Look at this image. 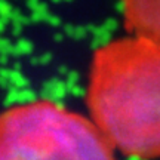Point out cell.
Returning a JSON list of instances; mask_svg holds the SVG:
<instances>
[{
    "label": "cell",
    "instance_id": "cell-1",
    "mask_svg": "<svg viewBox=\"0 0 160 160\" xmlns=\"http://www.w3.org/2000/svg\"><path fill=\"white\" fill-rule=\"evenodd\" d=\"M85 101L92 123L126 157H160V45L129 36L95 49Z\"/></svg>",
    "mask_w": 160,
    "mask_h": 160
},
{
    "label": "cell",
    "instance_id": "cell-2",
    "mask_svg": "<svg viewBox=\"0 0 160 160\" xmlns=\"http://www.w3.org/2000/svg\"><path fill=\"white\" fill-rule=\"evenodd\" d=\"M0 160H116L114 150L85 116L37 99L0 114Z\"/></svg>",
    "mask_w": 160,
    "mask_h": 160
},
{
    "label": "cell",
    "instance_id": "cell-3",
    "mask_svg": "<svg viewBox=\"0 0 160 160\" xmlns=\"http://www.w3.org/2000/svg\"><path fill=\"white\" fill-rule=\"evenodd\" d=\"M116 8L129 33L160 45V2H122Z\"/></svg>",
    "mask_w": 160,
    "mask_h": 160
},
{
    "label": "cell",
    "instance_id": "cell-4",
    "mask_svg": "<svg viewBox=\"0 0 160 160\" xmlns=\"http://www.w3.org/2000/svg\"><path fill=\"white\" fill-rule=\"evenodd\" d=\"M68 93V88L65 85V80L59 79H51L48 80L43 88L40 95L46 101H52V102H62L64 98Z\"/></svg>",
    "mask_w": 160,
    "mask_h": 160
},
{
    "label": "cell",
    "instance_id": "cell-5",
    "mask_svg": "<svg viewBox=\"0 0 160 160\" xmlns=\"http://www.w3.org/2000/svg\"><path fill=\"white\" fill-rule=\"evenodd\" d=\"M36 101H37L36 92L27 88V89H9L3 104L6 108H11V107H17V105H27V104L36 102Z\"/></svg>",
    "mask_w": 160,
    "mask_h": 160
},
{
    "label": "cell",
    "instance_id": "cell-6",
    "mask_svg": "<svg viewBox=\"0 0 160 160\" xmlns=\"http://www.w3.org/2000/svg\"><path fill=\"white\" fill-rule=\"evenodd\" d=\"M88 30H89V34L92 36V48L93 49H99V48H102V46L108 45L110 42H111V33L107 31V30L104 28L102 25H88Z\"/></svg>",
    "mask_w": 160,
    "mask_h": 160
},
{
    "label": "cell",
    "instance_id": "cell-7",
    "mask_svg": "<svg viewBox=\"0 0 160 160\" xmlns=\"http://www.w3.org/2000/svg\"><path fill=\"white\" fill-rule=\"evenodd\" d=\"M33 49H34V46H33V43H31L28 39H19L17 43L13 45L12 55H13V57H24V55L31 53Z\"/></svg>",
    "mask_w": 160,
    "mask_h": 160
},
{
    "label": "cell",
    "instance_id": "cell-8",
    "mask_svg": "<svg viewBox=\"0 0 160 160\" xmlns=\"http://www.w3.org/2000/svg\"><path fill=\"white\" fill-rule=\"evenodd\" d=\"M9 83H11V89H27L28 88V79L19 73V71H11V77H9Z\"/></svg>",
    "mask_w": 160,
    "mask_h": 160
},
{
    "label": "cell",
    "instance_id": "cell-9",
    "mask_svg": "<svg viewBox=\"0 0 160 160\" xmlns=\"http://www.w3.org/2000/svg\"><path fill=\"white\" fill-rule=\"evenodd\" d=\"M64 33L68 36V37H73V39H85L89 36V30L88 27H83V25H71V24H67L64 27Z\"/></svg>",
    "mask_w": 160,
    "mask_h": 160
},
{
    "label": "cell",
    "instance_id": "cell-10",
    "mask_svg": "<svg viewBox=\"0 0 160 160\" xmlns=\"http://www.w3.org/2000/svg\"><path fill=\"white\" fill-rule=\"evenodd\" d=\"M12 52H13V45L9 39L6 37H0V55H5V57H11Z\"/></svg>",
    "mask_w": 160,
    "mask_h": 160
},
{
    "label": "cell",
    "instance_id": "cell-11",
    "mask_svg": "<svg viewBox=\"0 0 160 160\" xmlns=\"http://www.w3.org/2000/svg\"><path fill=\"white\" fill-rule=\"evenodd\" d=\"M12 13H13V8H12V5L6 3V2H0V18L11 21Z\"/></svg>",
    "mask_w": 160,
    "mask_h": 160
},
{
    "label": "cell",
    "instance_id": "cell-12",
    "mask_svg": "<svg viewBox=\"0 0 160 160\" xmlns=\"http://www.w3.org/2000/svg\"><path fill=\"white\" fill-rule=\"evenodd\" d=\"M11 71L12 70H9V68H0V86H2V88L11 89V83H9Z\"/></svg>",
    "mask_w": 160,
    "mask_h": 160
},
{
    "label": "cell",
    "instance_id": "cell-13",
    "mask_svg": "<svg viewBox=\"0 0 160 160\" xmlns=\"http://www.w3.org/2000/svg\"><path fill=\"white\" fill-rule=\"evenodd\" d=\"M101 25H102V27L107 30V31H110V33L113 34L116 30L119 28V21H117L116 18H108V19H105V21H104Z\"/></svg>",
    "mask_w": 160,
    "mask_h": 160
},
{
    "label": "cell",
    "instance_id": "cell-14",
    "mask_svg": "<svg viewBox=\"0 0 160 160\" xmlns=\"http://www.w3.org/2000/svg\"><path fill=\"white\" fill-rule=\"evenodd\" d=\"M27 8L31 11V13L48 11V6H46L45 3H40V2H28V3H27Z\"/></svg>",
    "mask_w": 160,
    "mask_h": 160
},
{
    "label": "cell",
    "instance_id": "cell-15",
    "mask_svg": "<svg viewBox=\"0 0 160 160\" xmlns=\"http://www.w3.org/2000/svg\"><path fill=\"white\" fill-rule=\"evenodd\" d=\"M79 79H80V76L77 71H71L70 70V73L67 74V79H65V85H67V88H71V86H76V85H79Z\"/></svg>",
    "mask_w": 160,
    "mask_h": 160
},
{
    "label": "cell",
    "instance_id": "cell-16",
    "mask_svg": "<svg viewBox=\"0 0 160 160\" xmlns=\"http://www.w3.org/2000/svg\"><path fill=\"white\" fill-rule=\"evenodd\" d=\"M68 93H71L73 97L76 98H80V97H85V88L80 85H76V86H71L68 89Z\"/></svg>",
    "mask_w": 160,
    "mask_h": 160
},
{
    "label": "cell",
    "instance_id": "cell-17",
    "mask_svg": "<svg viewBox=\"0 0 160 160\" xmlns=\"http://www.w3.org/2000/svg\"><path fill=\"white\" fill-rule=\"evenodd\" d=\"M52 59V55L51 53H43V55H40V57L34 58L33 59V64H39V65H45V64L51 62Z\"/></svg>",
    "mask_w": 160,
    "mask_h": 160
},
{
    "label": "cell",
    "instance_id": "cell-18",
    "mask_svg": "<svg viewBox=\"0 0 160 160\" xmlns=\"http://www.w3.org/2000/svg\"><path fill=\"white\" fill-rule=\"evenodd\" d=\"M46 22L48 24H51V25H53V27H57V25H59L61 24V19L58 17H53V15H48V18H46Z\"/></svg>",
    "mask_w": 160,
    "mask_h": 160
},
{
    "label": "cell",
    "instance_id": "cell-19",
    "mask_svg": "<svg viewBox=\"0 0 160 160\" xmlns=\"http://www.w3.org/2000/svg\"><path fill=\"white\" fill-rule=\"evenodd\" d=\"M12 28H13V34H15V36H19L24 27H22V25H19V24H12Z\"/></svg>",
    "mask_w": 160,
    "mask_h": 160
},
{
    "label": "cell",
    "instance_id": "cell-20",
    "mask_svg": "<svg viewBox=\"0 0 160 160\" xmlns=\"http://www.w3.org/2000/svg\"><path fill=\"white\" fill-rule=\"evenodd\" d=\"M8 19H3V18H0V33L2 31H5V28H6V25H8Z\"/></svg>",
    "mask_w": 160,
    "mask_h": 160
},
{
    "label": "cell",
    "instance_id": "cell-21",
    "mask_svg": "<svg viewBox=\"0 0 160 160\" xmlns=\"http://www.w3.org/2000/svg\"><path fill=\"white\" fill-rule=\"evenodd\" d=\"M59 73H61V74H65V76H67L70 73V70L67 68L65 65H61V67H59Z\"/></svg>",
    "mask_w": 160,
    "mask_h": 160
},
{
    "label": "cell",
    "instance_id": "cell-22",
    "mask_svg": "<svg viewBox=\"0 0 160 160\" xmlns=\"http://www.w3.org/2000/svg\"><path fill=\"white\" fill-rule=\"evenodd\" d=\"M8 58H9V57H5V55H0V64H3V65H6V64H8Z\"/></svg>",
    "mask_w": 160,
    "mask_h": 160
}]
</instances>
